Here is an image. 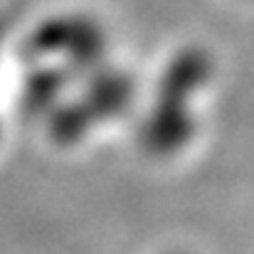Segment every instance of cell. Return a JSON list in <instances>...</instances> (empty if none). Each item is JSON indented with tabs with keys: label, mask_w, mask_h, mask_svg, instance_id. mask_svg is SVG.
Masks as SVG:
<instances>
[{
	"label": "cell",
	"mask_w": 254,
	"mask_h": 254,
	"mask_svg": "<svg viewBox=\"0 0 254 254\" xmlns=\"http://www.w3.org/2000/svg\"><path fill=\"white\" fill-rule=\"evenodd\" d=\"M10 77V101L55 148L99 141L138 99L136 77L114 35L89 10L42 17L25 35Z\"/></svg>",
	"instance_id": "cell-1"
},
{
	"label": "cell",
	"mask_w": 254,
	"mask_h": 254,
	"mask_svg": "<svg viewBox=\"0 0 254 254\" xmlns=\"http://www.w3.org/2000/svg\"><path fill=\"white\" fill-rule=\"evenodd\" d=\"M210 62L205 55L180 47L158 67L151 86H138L136 104L141 106L138 141L151 156L175 161L195 141L202 121L195 119L192 109L200 111L207 99ZM161 158V161H163Z\"/></svg>",
	"instance_id": "cell-2"
}]
</instances>
